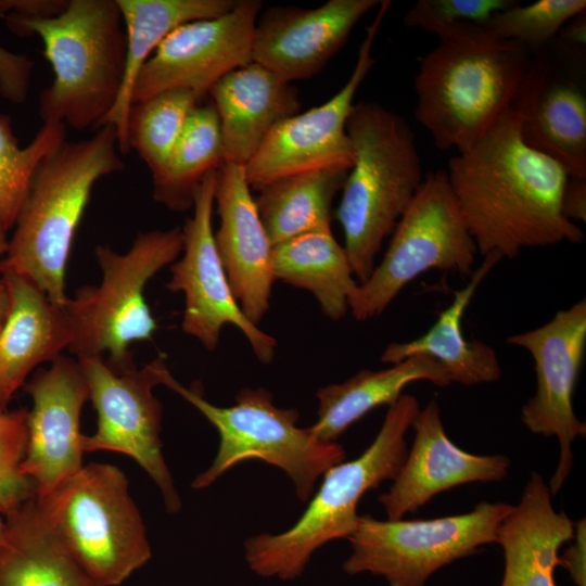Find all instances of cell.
<instances>
[{"label": "cell", "mask_w": 586, "mask_h": 586, "mask_svg": "<svg viewBox=\"0 0 586 586\" xmlns=\"http://www.w3.org/2000/svg\"><path fill=\"white\" fill-rule=\"evenodd\" d=\"M515 0H419L405 14L403 23L440 37L448 28L462 23H486L496 12L517 3Z\"/></svg>", "instance_id": "cell-36"}, {"label": "cell", "mask_w": 586, "mask_h": 586, "mask_svg": "<svg viewBox=\"0 0 586 586\" xmlns=\"http://www.w3.org/2000/svg\"><path fill=\"white\" fill-rule=\"evenodd\" d=\"M437 38L415 77V117L436 148L459 153L512 106L531 53L483 24H458Z\"/></svg>", "instance_id": "cell-2"}, {"label": "cell", "mask_w": 586, "mask_h": 586, "mask_svg": "<svg viewBox=\"0 0 586 586\" xmlns=\"http://www.w3.org/2000/svg\"><path fill=\"white\" fill-rule=\"evenodd\" d=\"M354 162L336 211L344 250L361 283L375 267L384 240L409 206L422 180L410 124L383 105L355 103L346 122Z\"/></svg>", "instance_id": "cell-5"}, {"label": "cell", "mask_w": 586, "mask_h": 586, "mask_svg": "<svg viewBox=\"0 0 586 586\" xmlns=\"http://www.w3.org/2000/svg\"><path fill=\"white\" fill-rule=\"evenodd\" d=\"M126 33V64L118 99L104 124L115 127L122 154L130 151L128 118L137 76L161 42L188 22L222 15L238 0H116ZM101 127V126H100Z\"/></svg>", "instance_id": "cell-27"}, {"label": "cell", "mask_w": 586, "mask_h": 586, "mask_svg": "<svg viewBox=\"0 0 586 586\" xmlns=\"http://www.w3.org/2000/svg\"><path fill=\"white\" fill-rule=\"evenodd\" d=\"M534 359L536 391L521 409L523 424L534 434L556 436L560 445L557 469L550 479L558 494L573 466L572 444L586 435V425L573 409V393L586 347V301L561 309L545 324L507 337Z\"/></svg>", "instance_id": "cell-16"}, {"label": "cell", "mask_w": 586, "mask_h": 586, "mask_svg": "<svg viewBox=\"0 0 586 586\" xmlns=\"http://www.w3.org/2000/svg\"><path fill=\"white\" fill-rule=\"evenodd\" d=\"M216 170L206 174L195 191L193 216L182 228L183 254L171 264L166 288L183 294L181 328L206 349L214 351L222 328L233 324L243 333L256 358L270 364L277 341L242 311L216 249L212 227Z\"/></svg>", "instance_id": "cell-14"}, {"label": "cell", "mask_w": 586, "mask_h": 586, "mask_svg": "<svg viewBox=\"0 0 586 586\" xmlns=\"http://www.w3.org/2000/svg\"><path fill=\"white\" fill-rule=\"evenodd\" d=\"M10 298L0 331V411L43 361H53L75 340L67 301L52 302L39 288L12 272H0Z\"/></svg>", "instance_id": "cell-22"}, {"label": "cell", "mask_w": 586, "mask_h": 586, "mask_svg": "<svg viewBox=\"0 0 586 586\" xmlns=\"http://www.w3.org/2000/svg\"><path fill=\"white\" fill-rule=\"evenodd\" d=\"M348 170L316 169L263 186L255 205L271 245L297 235L331 230V208Z\"/></svg>", "instance_id": "cell-30"}, {"label": "cell", "mask_w": 586, "mask_h": 586, "mask_svg": "<svg viewBox=\"0 0 586 586\" xmlns=\"http://www.w3.org/2000/svg\"><path fill=\"white\" fill-rule=\"evenodd\" d=\"M25 409L0 411V508L4 515L35 496L30 480L21 472L27 448Z\"/></svg>", "instance_id": "cell-35"}, {"label": "cell", "mask_w": 586, "mask_h": 586, "mask_svg": "<svg viewBox=\"0 0 586 586\" xmlns=\"http://www.w3.org/2000/svg\"><path fill=\"white\" fill-rule=\"evenodd\" d=\"M8 230L0 222V257L4 256L8 250L9 240L7 238Z\"/></svg>", "instance_id": "cell-42"}, {"label": "cell", "mask_w": 586, "mask_h": 586, "mask_svg": "<svg viewBox=\"0 0 586 586\" xmlns=\"http://www.w3.org/2000/svg\"><path fill=\"white\" fill-rule=\"evenodd\" d=\"M4 517L0 586H101L63 547L34 496Z\"/></svg>", "instance_id": "cell-28"}, {"label": "cell", "mask_w": 586, "mask_h": 586, "mask_svg": "<svg viewBox=\"0 0 586 586\" xmlns=\"http://www.w3.org/2000/svg\"><path fill=\"white\" fill-rule=\"evenodd\" d=\"M416 381H429L440 387L451 383L445 369L425 355L408 357L383 370L362 369L341 383L317 391V420L308 429L324 442H336L371 410L393 405L403 390Z\"/></svg>", "instance_id": "cell-26"}, {"label": "cell", "mask_w": 586, "mask_h": 586, "mask_svg": "<svg viewBox=\"0 0 586 586\" xmlns=\"http://www.w3.org/2000/svg\"><path fill=\"white\" fill-rule=\"evenodd\" d=\"M390 5L391 1H381L345 85L321 105L281 120L268 133L244 166L251 188L258 190L276 179L308 170H349L354 150L346 122L359 86L375 64L372 47Z\"/></svg>", "instance_id": "cell-15"}, {"label": "cell", "mask_w": 586, "mask_h": 586, "mask_svg": "<svg viewBox=\"0 0 586 586\" xmlns=\"http://www.w3.org/2000/svg\"><path fill=\"white\" fill-rule=\"evenodd\" d=\"M551 496L543 476L533 471L519 504L498 528L505 561L499 586H557L559 549L573 539L575 522L556 511Z\"/></svg>", "instance_id": "cell-24"}, {"label": "cell", "mask_w": 586, "mask_h": 586, "mask_svg": "<svg viewBox=\"0 0 586 586\" xmlns=\"http://www.w3.org/2000/svg\"><path fill=\"white\" fill-rule=\"evenodd\" d=\"M381 0H329L315 9L271 7L258 16L252 61L292 84L319 73Z\"/></svg>", "instance_id": "cell-19"}, {"label": "cell", "mask_w": 586, "mask_h": 586, "mask_svg": "<svg viewBox=\"0 0 586 586\" xmlns=\"http://www.w3.org/2000/svg\"><path fill=\"white\" fill-rule=\"evenodd\" d=\"M382 262L358 283L349 310L358 321L381 315L412 280L431 269L469 277L479 254L446 169L429 171L396 224Z\"/></svg>", "instance_id": "cell-10"}, {"label": "cell", "mask_w": 586, "mask_h": 586, "mask_svg": "<svg viewBox=\"0 0 586 586\" xmlns=\"http://www.w3.org/2000/svg\"><path fill=\"white\" fill-rule=\"evenodd\" d=\"M412 446L390 489L379 497L390 520L415 512L441 492L472 482H498L511 461L504 455H474L447 436L436 399L420 409Z\"/></svg>", "instance_id": "cell-20"}, {"label": "cell", "mask_w": 586, "mask_h": 586, "mask_svg": "<svg viewBox=\"0 0 586 586\" xmlns=\"http://www.w3.org/2000/svg\"><path fill=\"white\" fill-rule=\"evenodd\" d=\"M125 167L115 127L104 124L85 140L63 141L35 170L0 262L52 302L65 303V273L76 229L94 183Z\"/></svg>", "instance_id": "cell-3"}, {"label": "cell", "mask_w": 586, "mask_h": 586, "mask_svg": "<svg viewBox=\"0 0 586 586\" xmlns=\"http://www.w3.org/2000/svg\"><path fill=\"white\" fill-rule=\"evenodd\" d=\"M66 140V126L44 122L34 139L20 146L10 118L0 115V222L13 228L30 179L41 161Z\"/></svg>", "instance_id": "cell-33"}, {"label": "cell", "mask_w": 586, "mask_h": 586, "mask_svg": "<svg viewBox=\"0 0 586 586\" xmlns=\"http://www.w3.org/2000/svg\"><path fill=\"white\" fill-rule=\"evenodd\" d=\"M561 211L572 222L586 220V178L568 177L561 196Z\"/></svg>", "instance_id": "cell-39"}, {"label": "cell", "mask_w": 586, "mask_h": 586, "mask_svg": "<svg viewBox=\"0 0 586 586\" xmlns=\"http://www.w3.org/2000/svg\"><path fill=\"white\" fill-rule=\"evenodd\" d=\"M199 101L190 90L170 89L131 105L127 129L129 149H136L152 179L163 173Z\"/></svg>", "instance_id": "cell-32"}, {"label": "cell", "mask_w": 586, "mask_h": 586, "mask_svg": "<svg viewBox=\"0 0 586 586\" xmlns=\"http://www.w3.org/2000/svg\"><path fill=\"white\" fill-rule=\"evenodd\" d=\"M447 177L483 257L513 259L526 247L579 244L582 228L561 211L564 168L522 139L511 106L468 149L449 158Z\"/></svg>", "instance_id": "cell-1"}, {"label": "cell", "mask_w": 586, "mask_h": 586, "mask_svg": "<svg viewBox=\"0 0 586 586\" xmlns=\"http://www.w3.org/2000/svg\"><path fill=\"white\" fill-rule=\"evenodd\" d=\"M501 259L497 253L485 255L469 283L454 292L451 304L429 330L411 341L388 344L381 360L393 365L411 356L425 355L445 369L451 383L473 386L497 381L501 368L495 349L480 340H468L461 321L476 289Z\"/></svg>", "instance_id": "cell-25"}, {"label": "cell", "mask_w": 586, "mask_h": 586, "mask_svg": "<svg viewBox=\"0 0 586 586\" xmlns=\"http://www.w3.org/2000/svg\"><path fill=\"white\" fill-rule=\"evenodd\" d=\"M182 228L140 232L128 252L95 247L102 269L99 286H84L67 304L75 324L71 352L78 357L109 355L116 371L135 366L129 345L151 340L157 324L144 298L149 280L182 253Z\"/></svg>", "instance_id": "cell-9"}, {"label": "cell", "mask_w": 586, "mask_h": 586, "mask_svg": "<svg viewBox=\"0 0 586 586\" xmlns=\"http://www.w3.org/2000/svg\"><path fill=\"white\" fill-rule=\"evenodd\" d=\"M275 280L310 292L322 313L341 320L358 285L343 246L331 230L307 232L272 246Z\"/></svg>", "instance_id": "cell-29"}, {"label": "cell", "mask_w": 586, "mask_h": 586, "mask_svg": "<svg viewBox=\"0 0 586 586\" xmlns=\"http://www.w3.org/2000/svg\"><path fill=\"white\" fill-rule=\"evenodd\" d=\"M10 305L9 292L2 277H0V331L5 321Z\"/></svg>", "instance_id": "cell-40"}, {"label": "cell", "mask_w": 586, "mask_h": 586, "mask_svg": "<svg viewBox=\"0 0 586 586\" xmlns=\"http://www.w3.org/2000/svg\"><path fill=\"white\" fill-rule=\"evenodd\" d=\"M5 533H7L5 517H4L3 511L0 508V557L2 555L4 545H5Z\"/></svg>", "instance_id": "cell-41"}, {"label": "cell", "mask_w": 586, "mask_h": 586, "mask_svg": "<svg viewBox=\"0 0 586 586\" xmlns=\"http://www.w3.org/2000/svg\"><path fill=\"white\" fill-rule=\"evenodd\" d=\"M20 35H37L54 79L39 95L42 122L77 130L99 128L114 107L124 79L126 33L116 0H67L50 16L8 13Z\"/></svg>", "instance_id": "cell-4"}, {"label": "cell", "mask_w": 586, "mask_h": 586, "mask_svg": "<svg viewBox=\"0 0 586 586\" xmlns=\"http://www.w3.org/2000/svg\"><path fill=\"white\" fill-rule=\"evenodd\" d=\"M571 544L564 553L559 556V565L564 566L576 586H586V521L581 519L575 522V531Z\"/></svg>", "instance_id": "cell-38"}, {"label": "cell", "mask_w": 586, "mask_h": 586, "mask_svg": "<svg viewBox=\"0 0 586 586\" xmlns=\"http://www.w3.org/2000/svg\"><path fill=\"white\" fill-rule=\"evenodd\" d=\"M512 509L506 502L481 501L467 513L435 519L360 515L347 538L352 552L343 570L382 576L388 586H425L441 568L497 544L499 525Z\"/></svg>", "instance_id": "cell-11"}, {"label": "cell", "mask_w": 586, "mask_h": 586, "mask_svg": "<svg viewBox=\"0 0 586 586\" xmlns=\"http://www.w3.org/2000/svg\"><path fill=\"white\" fill-rule=\"evenodd\" d=\"M222 163L220 122L213 104L195 106L163 173L153 178V198L175 212L193 207L202 179Z\"/></svg>", "instance_id": "cell-31"}, {"label": "cell", "mask_w": 586, "mask_h": 586, "mask_svg": "<svg viewBox=\"0 0 586 586\" xmlns=\"http://www.w3.org/2000/svg\"><path fill=\"white\" fill-rule=\"evenodd\" d=\"M165 355L141 369H113L102 356L78 357L89 398L98 415L97 431L82 435L84 451L111 450L128 455L158 486L168 512L181 500L162 454V404L153 394L161 384Z\"/></svg>", "instance_id": "cell-13"}, {"label": "cell", "mask_w": 586, "mask_h": 586, "mask_svg": "<svg viewBox=\"0 0 586 586\" xmlns=\"http://www.w3.org/2000/svg\"><path fill=\"white\" fill-rule=\"evenodd\" d=\"M222 142V162L245 166L281 120L300 112L292 84L251 62L220 78L211 89Z\"/></svg>", "instance_id": "cell-23"}, {"label": "cell", "mask_w": 586, "mask_h": 586, "mask_svg": "<svg viewBox=\"0 0 586 586\" xmlns=\"http://www.w3.org/2000/svg\"><path fill=\"white\" fill-rule=\"evenodd\" d=\"M419 410L418 399L403 393L388 406L380 431L364 453L323 473L318 492L293 526L247 538L244 553L251 571L262 577L295 579L317 549L348 538L358 524L361 497L399 472L408 451L405 435Z\"/></svg>", "instance_id": "cell-6"}, {"label": "cell", "mask_w": 586, "mask_h": 586, "mask_svg": "<svg viewBox=\"0 0 586 586\" xmlns=\"http://www.w3.org/2000/svg\"><path fill=\"white\" fill-rule=\"evenodd\" d=\"M161 384L194 406L219 434V447L213 463L199 474L192 487H208L240 462L259 460L281 469L291 479L301 501H307L320 476L345 458L336 442H324L308 428L297 425L300 413L280 408L270 392L263 387H244L235 395V404L216 406L203 397L198 383L183 386L165 365Z\"/></svg>", "instance_id": "cell-7"}, {"label": "cell", "mask_w": 586, "mask_h": 586, "mask_svg": "<svg viewBox=\"0 0 586 586\" xmlns=\"http://www.w3.org/2000/svg\"><path fill=\"white\" fill-rule=\"evenodd\" d=\"M35 499L63 547L99 585L122 584L151 558L143 521L117 467L82 466Z\"/></svg>", "instance_id": "cell-8"}, {"label": "cell", "mask_w": 586, "mask_h": 586, "mask_svg": "<svg viewBox=\"0 0 586 586\" xmlns=\"http://www.w3.org/2000/svg\"><path fill=\"white\" fill-rule=\"evenodd\" d=\"M585 10V0H538L526 5L518 1L496 12L483 25L495 37L515 42L532 53L553 40Z\"/></svg>", "instance_id": "cell-34"}, {"label": "cell", "mask_w": 586, "mask_h": 586, "mask_svg": "<svg viewBox=\"0 0 586 586\" xmlns=\"http://www.w3.org/2000/svg\"><path fill=\"white\" fill-rule=\"evenodd\" d=\"M586 15L572 18L531 62L512 107L523 141L586 178Z\"/></svg>", "instance_id": "cell-12"}, {"label": "cell", "mask_w": 586, "mask_h": 586, "mask_svg": "<svg viewBox=\"0 0 586 586\" xmlns=\"http://www.w3.org/2000/svg\"><path fill=\"white\" fill-rule=\"evenodd\" d=\"M262 2L238 0L229 12L175 28L140 69L131 105L170 89H187L199 100L225 75L252 62Z\"/></svg>", "instance_id": "cell-17"}, {"label": "cell", "mask_w": 586, "mask_h": 586, "mask_svg": "<svg viewBox=\"0 0 586 586\" xmlns=\"http://www.w3.org/2000/svg\"><path fill=\"white\" fill-rule=\"evenodd\" d=\"M33 399L27 415V448L21 472L42 498L81 467L80 412L89 398L78 360L60 355L25 384Z\"/></svg>", "instance_id": "cell-18"}, {"label": "cell", "mask_w": 586, "mask_h": 586, "mask_svg": "<svg viewBox=\"0 0 586 586\" xmlns=\"http://www.w3.org/2000/svg\"><path fill=\"white\" fill-rule=\"evenodd\" d=\"M250 189L244 166L220 164L216 170L214 198L219 227L214 239L237 302L245 316L258 326L270 308L275 278L272 245Z\"/></svg>", "instance_id": "cell-21"}, {"label": "cell", "mask_w": 586, "mask_h": 586, "mask_svg": "<svg viewBox=\"0 0 586 586\" xmlns=\"http://www.w3.org/2000/svg\"><path fill=\"white\" fill-rule=\"evenodd\" d=\"M21 0H0V13L20 8ZM34 62L0 46V94L12 103H23L30 87Z\"/></svg>", "instance_id": "cell-37"}]
</instances>
